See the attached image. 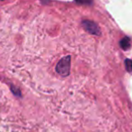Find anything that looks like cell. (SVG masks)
I'll return each instance as SVG.
<instances>
[{
    "mask_svg": "<svg viewBox=\"0 0 132 132\" xmlns=\"http://www.w3.org/2000/svg\"><path fill=\"white\" fill-rule=\"evenodd\" d=\"M70 64H71V58L70 56L63 57L56 65V72L60 75L65 76L69 75L70 73Z\"/></svg>",
    "mask_w": 132,
    "mask_h": 132,
    "instance_id": "1",
    "label": "cell"
},
{
    "mask_svg": "<svg viewBox=\"0 0 132 132\" xmlns=\"http://www.w3.org/2000/svg\"><path fill=\"white\" fill-rule=\"evenodd\" d=\"M82 26L87 32L94 35H101V30L100 27L96 23L92 22L90 20H83L82 21Z\"/></svg>",
    "mask_w": 132,
    "mask_h": 132,
    "instance_id": "2",
    "label": "cell"
},
{
    "mask_svg": "<svg viewBox=\"0 0 132 132\" xmlns=\"http://www.w3.org/2000/svg\"><path fill=\"white\" fill-rule=\"evenodd\" d=\"M120 46L122 49L126 50V49H128L130 46V40L129 38H128V37H125V38H123L122 40L120 41Z\"/></svg>",
    "mask_w": 132,
    "mask_h": 132,
    "instance_id": "3",
    "label": "cell"
},
{
    "mask_svg": "<svg viewBox=\"0 0 132 132\" xmlns=\"http://www.w3.org/2000/svg\"><path fill=\"white\" fill-rule=\"evenodd\" d=\"M75 2L82 6H92L93 4V0H75Z\"/></svg>",
    "mask_w": 132,
    "mask_h": 132,
    "instance_id": "4",
    "label": "cell"
},
{
    "mask_svg": "<svg viewBox=\"0 0 132 132\" xmlns=\"http://www.w3.org/2000/svg\"><path fill=\"white\" fill-rule=\"evenodd\" d=\"M125 65H126V68L128 70V72H132V61L126 60L125 61Z\"/></svg>",
    "mask_w": 132,
    "mask_h": 132,
    "instance_id": "5",
    "label": "cell"
},
{
    "mask_svg": "<svg viewBox=\"0 0 132 132\" xmlns=\"http://www.w3.org/2000/svg\"><path fill=\"white\" fill-rule=\"evenodd\" d=\"M11 90H12V92H13V93L15 94V96H18V97H20V96H21L20 92H19V90H17V89L15 88V86H11Z\"/></svg>",
    "mask_w": 132,
    "mask_h": 132,
    "instance_id": "6",
    "label": "cell"
}]
</instances>
